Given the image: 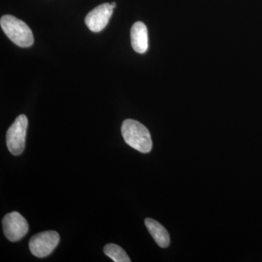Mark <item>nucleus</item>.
<instances>
[{"mask_svg":"<svg viewBox=\"0 0 262 262\" xmlns=\"http://www.w3.org/2000/svg\"><path fill=\"white\" fill-rule=\"evenodd\" d=\"M122 137L125 143L141 153H149L152 148V141L149 130L141 122L127 119L122 122Z\"/></svg>","mask_w":262,"mask_h":262,"instance_id":"nucleus-1","label":"nucleus"},{"mask_svg":"<svg viewBox=\"0 0 262 262\" xmlns=\"http://www.w3.org/2000/svg\"><path fill=\"white\" fill-rule=\"evenodd\" d=\"M0 25L7 37L19 47L29 48L34 43L32 30L23 20L5 15L2 17Z\"/></svg>","mask_w":262,"mask_h":262,"instance_id":"nucleus-2","label":"nucleus"},{"mask_svg":"<svg viewBox=\"0 0 262 262\" xmlns=\"http://www.w3.org/2000/svg\"><path fill=\"white\" fill-rule=\"evenodd\" d=\"M27 127L28 119L26 115H20L7 131L6 144L11 154L19 155L23 152L25 148Z\"/></svg>","mask_w":262,"mask_h":262,"instance_id":"nucleus-3","label":"nucleus"},{"mask_svg":"<svg viewBox=\"0 0 262 262\" xmlns=\"http://www.w3.org/2000/svg\"><path fill=\"white\" fill-rule=\"evenodd\" d=\"M59 241V234L56 231H45L31 237L29 249L38 258L46 257L54 251Z\"/></svg>","mask_w":262,"mask_h":262,"instance_id":"nucleus-4","label":"nucleus"},{"mask_svg":"<svg viewBox=\"0 0 262 262\" xmlns=\"http://www.w3.org/2000/svg\"><path fill=\"white\" fill-rule=\"evenodd\" d=\"M3 227L5 237L11 242L20 241L29 231V224L27 220L16 211L5 215L3 220Z\"/></svg>","mask_w":262,"mask_h":262,"instance_id":"nucleus-5","label":"nucleus"},{"mask_svg":"<svg viewBox=\"0 0 262 262\" xmlns=\"http://www.w3.org/2000/svg\"><path fill=\"white\" fill-rule=\"evenodd\" d=\"M113 6L110 3L98 5L87 15L84 22L90 30L99 32L106 27L113 13Z\"/></svg>","mask_w":262,"mask_h":262,"instance_id":"nucleus-6","label":"nucleus"},{"mask_svg":"<svg viewBox=\"0 0 262 262\" xmlns=\"http://www.w3.org/2000/svg\"><path fill=\"white\" fill-rule=\"evenodd\" d=\"M131 45L134 51L138 53H146L149 46L148 31L145 24L142 22H136L130 30Z\"/></svg>","mask_w":262,"mask_h":262,"instance_id":"nucleus-7","label":"nucleus"},{"mask_svg":"<svg viewBox=\"0 0 262 262\" xmlns=\"http://www.w3.org/2000/svg\"><path fill=\"white\" fill-rule=\"evenodd\" d=\"M146 228L156 244L161 248H167L170 245V239L168 231L161 224L152 219L145 220Z\"/></svg>","mask_w":262,"mask_h":262,"instance_id":"nucleus-8","label":"nucleus"},{"mask_svg":"<svg viewBox=\"0 0 262 262\" xmlns=\"http://www.w3.org/2000/svg\"><path fill=\"white\" fill-rule=\"evenodd\" d=\"M103 252L115 262H130L131 260L126 252L120 246L110 244L103 248Z\"/></svg>","mask_w":262,"mask_h":262,"instance_id":"nucleus-9","label":"nucleus"},{"mask_svg":"<svg viewBox=\"0 0 262 262\" xmlns=\"http://www.w3.org/2000/svg\"><path fill=\"white\" fill-rule=\"evenodd\" d=\"M112 6H113V8H115V7H116V3H115V2H113V3H111Z\"/></svg>","mask_w":262,"mask_h":262,"instance_id":"nucleus-10","label":"nucleus"}]
</instances>
